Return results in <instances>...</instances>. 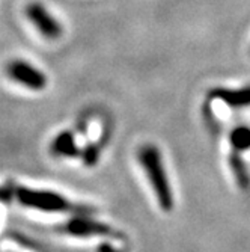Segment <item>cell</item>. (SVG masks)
<instances>
[{
  "mask_svg": "<svg viewBox=\"0 0 250 252\" xmlns=\"http://www.w3.org/2000/svg\"><path fill=\"white\" fill-rule=\"evenodd\" d=\"M139 162L149 180L158 205L162 210L170 212L173 207V193L165 171L160 150L154 145H143L139 150Z\"/></svg>",
  "mask_w": 250,
  "mask_h": 252,
  "instance_id": "6da1fadb",
  "label": "cell"
},
{
  "mask_svg": "<svg viewBox=\"0 0 250 252\" xmlns=\"http://www.w3.org/2000/svg\"><path fill=\"white\" fill-rule=\"evenodd\" d=\"M15 196L21 205L28 209L45 212V213H77L86 212L84 207L71 202L63 195L44 190V189H32V188H17Z\"/></svg>",
  "mask_w": 250,
  "mask_h": 252,
  "instance_id": "7a4b0ae2",
  "label": "cell"
},
{
  "mask_svg": "<svg viewBox=\"0 0 250 252\" xmlns=\"http://www.w3.org/2000/svg\"><path fill=\"white\" fill-rule=\"evenodd\" d=\"M26 15L35 29L47 39H57L62 35V25L45 9L41 3H29L26 6Z\"/></svg>",
  "mask_w": 250,
  "mask_h": 252,
  "instance_id": "3957f363",
  "label": "cell"
},
{
  "mask_svg": "<svg viewBox=\"0 0 250 252\" xmlns=\"http://www.w3.org/2000/svg\"><path fill=\"white\" fill-rule=\"evenodd\" d=\"M8 74L17 83L33 91H42L47 86V77H45V74L33 65L28 63L26 61L11 62L8 65Z\"/></svg>",
  "mask_w": 250,
  "mask_h": 252,
  "instance_id": "277c9868",
  "label": "cell"
},
{
  "mask_svg": "<svg viewBox=\"0 0 250 252\" xmlns=\"http://www.w3.org/2000/svg\"><path fill=\"white\" fill-rule=\"evenodd\" d=\"M63 233L74 237H121L119 233H116L109 225H104L89 218H74L65 225Z\"/></svg>",
  "mask_w": 250,
  "mask_h": 252,
  "instance_id": "5b68a950",
  "label": "cell"
},
{
  "mask_svg": "<svg viewBox=\"0 0 250 252\" xmlns=\"http://www.w3.org/2000/svg\"><path fill=\"white\" fill-rule=\"evenodd\" d=\"M211 98H217L234 109L249 107L250 106V86L240 89H228V88H217L211 91Z\"/></svg>",
  "mask_w": 250,
  "mask_h": 252,
  "instance_id": "8992f818",
  "label": "cell"
},
{
  "mask_svg": "<svg viewBox=\"0 0 250 252\" xmlns=\"http://www.w3.org/2000/svg\"><path fill=\"white\" fill-rule=\"evenodd\" d=\"M52 151L57 156H66V157H74L79 154L74 137L68 131H63L56 136V139L52 144Z\"/></svg>",
  "mask_w": 250,
  "mask_h": 252,
  "instance_id": "52a82bcc",
  "label": "cell"
},
{
  "mask_svg": "<svg viewBox=\"0 0 250 252\" xmlns=\"http://www.w3.org/2000/svg\"><path fill=\"white\" fill-rule=\"evenodd\" d=\"M231 144L237 151L250 150V128L249 127H237L231 133Z\"/></svg>",
  "mask_w": 250,
  "mask_h": 252,
  "instance_id": "ba28073f",
  "label": "cell"
},
{
  "mask_svg": "<svg viewBox=\"0 0 250 252\" xmlns=\"http://www.w3.org/2000/svg\"><path fill=\"white\" fill-rule=\"evenodd\" d=\"M231 166H232V171L235 174V178L238 181V185L241 188H247L249 186V175H247V171H246L244 163L241 162V158H238L237 156H234L231 158Z\"/></svg>",
  "mask_w": 250,
  "mask_h": 252,
  "instance_id": "9c48e42d",
  "label": "cell"
}]
</instances>
